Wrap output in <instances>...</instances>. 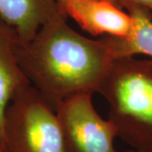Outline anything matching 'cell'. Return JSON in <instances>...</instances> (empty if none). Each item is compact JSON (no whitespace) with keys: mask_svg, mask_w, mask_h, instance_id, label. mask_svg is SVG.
Segmentation results:
<instances>
[{"mask_svg":"<svg viewBox=\"0 0 152 152\" xmlns=\"http://www.w3.org/2000/svg\"><path fill=\"white\" fill-rule=\"evenodd\" d=\"M66 19L56 11L16 50L18 63L30 84L55 109L73 95L97 93L116 59L107 37H86Z\"/></svg>","mask_w":152,"mask_h":152,"instance_id":"obj_1","label":"cell"},{"mask_svg":"<svg viewBox=\"0 0 152 152\" xmlns=\"http://www.w3.org/2000/svg\"><path fill=\"white\" fill-rule=\"evenodd\" d=\"M97 93L108 104L118 137L134 150L152 151V58H116Z\"/></svg>","mask_w":152,"mask_h":152,"instance_id":"obj_2","label":"cell"},{"mask_svg":"<svg viewBox=\"0 0 152 152\" xmlns=\"http://www.w3.org/2000/svg\"><path fill=\"white\" fill-rule=\"evenodd\" d=\"M2 145L4 152H68L56 110L31 84L6 108Z\"/></svg>","mask_w":152,"mask_h":152,"instance_id":"obj_3","label":"cell"},{"mask_svg":"<svg viewBox=\"0 0 152 152\" xmlns=\"http://www.w3.org/2000/svg\"><path fill=\"white\" fill-rule=\"evenodd\" d=\"M92 92L64 99L56 107L68 152H118L114 146L117 129L94 107Z\"/></svg>","mask_w":152,"mask_h":152,"instance_id":"obj_4","label":"cell"},{"mask_svg":"<svg viewBox=\"0 0 152 152\" xmlns=\"http://www.w3.org/2000/svg\"><path fill=\"white\" fill-rule=\"evenodd\" d=\"M58 7L62 15L71 17L93 37L106 35L128 39L134 31L129 13L111 0H65Z\"/></svg>","mask_w":152,"mask_h":152,"instance_id":"obj_5","label":"cell"},{"mask_svg":"<svg viewBox=\"0 0 152 152\" xmlns=\"http://www.w3.org/2000/svg\"><path fill=\"white\" fill-rule=\"evenodd\" d=\"M19 37L14 28L0 19V143L4 137V114L15 94L30 82L18 63ZM3 146V145H2Z\"/></svg>","mask_w":152,"mask_h":152,"instance_id":"obj_6","label":"cell"},{"mask_svg":"<svg viewBox=\"0 0 152 152\" xmlns=\"http://www.w3.org/2000/svg\"><path fill=\"white\" fill-rule=\"evenodd\" d=\"M56 0H0V19L16 31L20 42H26L56 11Z\"/></svg>","mask_w":152,"mask_h":152,"instance_id":"obj_7","label":"cell"},{"mask_svg":"<svg viewBox=\"0 0 152 152\" xmlns=\"http://www.w3.org/2000/svg\"><path fill=\"white\" fill-rule=\"evenodd\" d=\"M134 22V31L128 39L107 37L116 58L141 54L152 58V13L139 6L125 9Z\"/></svg>","mask_w":152,"mask_h":152,"instance_id":"obj_8","label":"cell"},{"mask_svg":"<svg viewBox=\"0 0 152 152\" xmlns=\"http://www.w3.org/2000/svg\"><path fill=\"white\" fill-rule=\"evenodd\" d=\"M114 4L121 7L122 9H126L129 6H139L144 8L152 13V0H111Z\"/></svg>","mask_w":152,"mask_h":152,"instance_id":"obj_9","label":"cell"},{"mask_svg":"<svg viewBox=\"0 0 152 152\" xmlns=\"http://www.w3.org/2000/svg\"><path fill=\"white\" fill-rule=\"evenodd\" d=\"M126 152H152V151H137V150H134V151H129Z\"/></svg>","mask_w":152,"mask_h":152,"instance_id":"obj_10","label":"cell"},{"mask_svg":"<svg viewBox=\"0 0 152 152\" xmlns=\"http://www.w3.org/2000/svg\"><path fill=\"white\" fill-rule=\"evenodd\" d=\"M65 0H56V2H57V4H58V5L60 4H62L63 2H64Z\"/></svg>","mask_w":152,"mask_h":152,"instance_id":"obj_11","label":"cell"},{"mask_svg":"<svg viewBox=\"0 0 152 152\" xmlns=\"http://www.w3.org/2000/svg\"><path fill=\"white\" fill-rule=\"evenodd\" d=\"M0 152H4V148L2 146L1 143H0Z\"/></svg>","mask_w":152,"mask_h":152,"instance_id":"obj_12","label":"cell"}]
</instances>
